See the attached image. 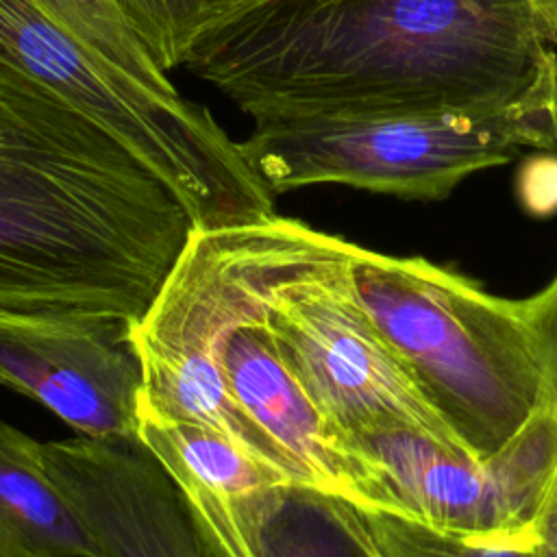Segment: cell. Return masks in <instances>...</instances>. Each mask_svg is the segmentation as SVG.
Wrapping results in <instances>:
<instances>
[{"label": "cell", "mask_w": 557, "mask_h": 557, "mask_svg": "<svg viewBox=\"0 0 557 557\" xmlns=\"http://www.w3.org/2000/svg\"><path fill=\"white\" fill-rule=\"evenodd\" d=\"M555 65L529 0H278L183 67L261 120L500 107Z\"/></svg>", "instance_id": "1"}, {"label": "cell", "mask_w": 557, "mask_h": 557, "mask_svg": "<svg viewBox=\"0 0 557 557\" xmlns=\"http://www.w3.org/2000/svg\"><path fill=\"white\" fill-rule=\"evenodd\" d=\"M194 228L131 146L0 61V313L137 322Z\"/></svg>", "instance_id": "2"}, {"label": "cell", "mask_w": 557, "mask_h": 557, "mask_svg": "<svg viewBox=\"0 0 557 557\" xmlns=\"http://www.w3.org/2000/svg\"><path fill=\"white\" fill-rule=\"evenodd\" d=\"M350 272L374 326L470 455L496 453L548 405L518 300L422 257L357 244Z\"/></svg>", "instance_id": "3"}, {"label": "cell", "mask_w": 557, "mask_h": 557, "mask_svg": "<svg viewBox=\"0 0 557 557\" xmlns=\"http://www.w3.org/2000/svg\"><path fill=\"white\" fill-rule=\"evenodd\" d=\"M326 235L281 215L194 228L152 302L131 326L144 372L139 409L215 431L300 483L272 437L235 403L220 366V346L226 329Z\"/></svg>", "instance_id": "4"}, {"label": "cell", "mask_w": 557, "mask_h": 557, "mask_svg": "<svg viewBox=\"0 0 557 557\" xmlns=\"http://www.w3.org/2000/svg\"><path fill=\"white\" fill-rule=\"evenodd\" d=\"M252 122V133L237 144L274 196L335 183L437 200L466 176L507 163L520 150L557 148V65L500 107Z\"/></svg>", "instance_id": "5"}, {"label": "cell", "mask_w": 557, "mask_h": 557, "mask_svg": "<svg viewBox=\"0 0 557 557\" xmlns=\"http://www.w3.org/2000/svg\"><path fill=\"white\" fill-rule=\"evenodd\" d=\"M0 61L115 133L176 191L196 228L276 215V196L205 104L135 81L33 0H0Z\"/></svg>", "instance_id": "6"}, {"label": "cell", "mask_w": 557, "mask_h": 557, "mask_svg": "<svg viewBox=\"0 0 557 557\" xmlns=\"http://www.w3.org/2000/svg\"><path fill=\"white\" fill-rule=\"evenodd\" d=\"M352 248L326 235L272 289L263 320L276 346L318 405L352 437L418 431L466 450L363 309L350 272Z\"/></svg>", "instance_id": "7"}, {"label": "cell", "mask_w": 557, "mask_h": 557, "mask_svg": "<svg viewBox=\"0 0 557 557\" xmlns=\"http://www.w3.org/2000/svg\"><path fill=\"white\" fill-rule=\"evenodd\" d=\"M359 442L383 468L398 516L468 540L533 537L557 474V409L550 405L487 457L418 431H381Z\"/></svg>", "instance_id": "8"}, {"label": "cell", "mask_w": 557, "mask_h": 557, "mask_svg": "<svg viewBox=\"0 0 557 557\" xmlns=\"http://www.w3.org/2000/svg\"><path fill=\"white\" fill-rule=\"evenodd\" d=\"M131 326L96 313H0V385L78 435L135 440L144 372Z\"/></svg>", "instance_id": "9"}, {"label": "cell", "mask_w": 557, "mask_h": 557, "mask_svg": "<svg viewBox=\"0 0 557 557\" xmlns=\"http://www.w3.org/2000/svg\"><path fill=\"white\" fill-rule=\"evenodd\" d=\"M270 294L222 337L220 366L235 403L272 437L302 485L398 516L379 461L318 405L276 346L263 320Z\"/></svg>", "instance_id": "10"}, {"label": "cell", "mask_w": 557, "mask_h": 557, "mask_svg": "<svg viewBox=\"0 0 557 557\" xmlns=\"http://www.w3.org/2000/svg\"><path fill=\"white\" fill-rule=\"evenodd\" d=\"M46 463L104 557H207L178 487L137 437L48 442Z\"/></svg>", "instance_id": "11"}, {"label": "cell", "mask_w": 557, "mask_h": 557, "mask_svg": "<svg viewBox=\"0 0 557 557\" xmlns=\"http://www.w3.org/2000/svg\"><path fill=\"white\" fill-rule=\"evenodd\" d=\"M0 557H104L46 463V444L0 420Z\"/></svg>", "instance_id": "12"}, {"label": "cell", "mask_w": 557, "mask_h": 557, "mask_svg": "<svg viewBox=\"0 0 557 557\" xmlns=\"http://www.w3.org/2000/svg\"><path fill=\"white\" fill-rule=\"evenodd\" d=\"M161 72L183 67L211 35L278 0H111Z\"/></svg>", "instance_id": "13"}, {"label": "cell", "mask_w": 557, "mask_h": 557, "mask_svg": "<svg viewBox=\"0 0 557 557\" xmlns=\"http://www.w3.org/2000/svg\"><path fill=\"white\" fill-rule=\"evenodd\" d=\"M98 57L154 91H178L161 72L111 0H33Z\"/></svg>", "instance_id": "14"}, {"label": "cell", "mask_w": 557, "mask_h": 557, "mask_svg": "<svg viewBox=\"0 0 557 557\" xmlns=\"http://www.w3.org/2000/svg\"><path fill=\"white\" fill-rule=\"evenodd\" d=\"M368 524L383 557H540L535 535L522 540H468L405 516L368 511Z\"/></svg>", "instance_id": "15"}, {"label": "cell", "mask_w": 557, "mask_h": 557, "mask_svg": "<svg viewBox=\"0 0 557 557\" xmlns=\"http://www.w3.org/2000/svg\"><path fill=\"white\" fill-rule=\"evenodd\" d=\"M518 305L546 383L548 405L557 409V274L544 289Z\"/></svg>", "instance_id": "16"}, {"label": "cell", "mask_w": 557, "mask_h": 557, "mask_svg": "<svg viewBox=\"0 0 557 557\" xmlns=\"http://www.w3.org/2000/svg\"><path fill=\"white\" fill-rule=\"evenodd\" d=\"M520 202L535 215L557 209V159L540 157L527 161L518 178Z\"/></svg>", "instance_id": "17"}, {"label": "cell", "mask_w": 557, "mask_h": 557, "mask_svg": "<svg viewBox=\"0 0 557 557\" xmlns=\"http://www.w3.org/2000/svg\"><path fill=\"white\" fill-rule=\"evenodd\" d=\"M533 531L540 557H557V474L537 511Z\"/></svg>", "instance_id": "18"}, {"label": "cell", "mask_w": 557, "mask_h": 557, "mask_svg": "<svg viewBox=\"0 0 557 557\" xmlns=\"http://www.w3.org/2000/svg\"><path fill=\"white\" fill-rule=\"evenodd\" d=\"M529 4L548 41L557 48V0H529Z\"/></svg>", "instance_id": "19"}]
</instances>
